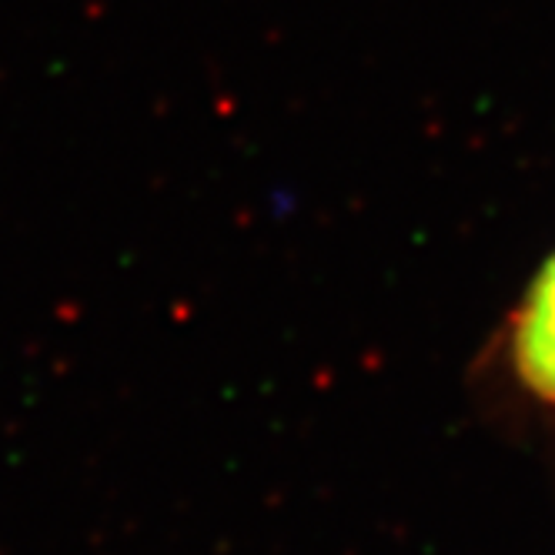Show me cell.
Returning <instances> with one entry per match:
<instances>
[{
	"label": "cell",
	"mask_w": 555,
	"mask_h": 555,
	"mask_svg": "<svg viewBox=\"0 0 555 555\" xmlns=\"http://www.w3.org/2000/svg\"><path fill=\"white\" fill-rule=\"evenodd\" d=\"M508 345L522 385L555 405V255L539 268L515 308Z\"/></svg>",
	"instance_id": "1"
}]
</instances>
